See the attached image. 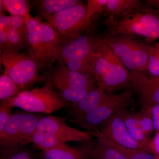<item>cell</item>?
<instances>
[{"mask_svg": "<svg viewBox=\"0 0 159 159\" xmlns=\"http://www.w3.org/2000/svg\"><path fill=\"white\" fill-rule=\"evenodd\" d=\"M25 91L7 74L3 73L0 76V100L1 102L12 99Z\"/></svg>", "mask_w": 159, "mask_h": 159, "instance_id": "20", "label": "cell"}, {"mask_svg": "<svg viewBox=\"0 0 159 159\" xmlns=\"http://www.w3.org/2000/svg\"><path fill=\"white\" fill-rule=\"evenodd\" d=\"M10 16L11 19V28L18 31L20 34L24 38L27 43L28 36L27 23L29 18L11 15H10Z\"/></svg>", "mask_w": 159, "mask_h": 159, "instance_id": "26", "label": "cell"}, {"mask_svg": "<svg viewBox=\"0 0 159 159\" xmlns=\"http://www.w3.org/2000/svg\"><path fill=\"white\" fill-rule=\"evenodd\" d=\"M0 48H0L1 52L10 49L7 33L2 29H0Z\"/></svg>", "mask_w": 159, "mask_h": 159, "instance_id": "33", "label": "cell"}, {"mask_svg": "<svg viewBox=\"0 0 159 159\" xmlns=\"http://www.w3.org/2000/svg\"><path fill=\"white\" fill-rule=\"evenodd\" d=\"M50 69L44 75L47 84L57 89L66 102L77 103L97 87L93 76L72 70L61 61H58L56 65Z\"/></svg>", "mask_w": 159, "mask_h": 159, "instance_id": "4", "label": "cell"}, {"mask_svg": "<svg viewBox=\"0 0 159 159\" xmlns=\"http://www.w3.org/2000/svg\"><path fill=\"white\" fill-rule=\"evenodd\" d=\"M146 73L152 77H159V40L149 44L148 62Z\"/></svg>", "mask_w": 159, "mask_h": 159, "instance_id": "24", "label": "cell"}, {"mask_svg": "<svg viewBox=\"0 0 159 159\" xmlns=\"http://www.w3.org/2000/svg\"><path fill=\"white\" fill-rule=\"evenodd\" d=\"M13 107L7 101L1 102L0 105V133L2 131L7 122L13 114L11 110Z\"/></svg>", "mask_w": 159, "mask_h": 159, "instance_id": "28", "label": "cell"}, {"mask_svg": "<svg viewBox=\"0 0 159 159\" xmlns=\"http://www.w3.org/2000/svg\"><path fill=\"white\" fill-rule=\"evenodd\" d=\"M144 3L140 0H107L104 13L107 17L118 18L139 9Z\"/></svg>", "mask_w": 159, "mask_h": 159, "instance_id": "17", "label": "cell"}, {"mask_svg": "<svg viewBox=\"0 0 159 159\" xmlns=\"http://www.w3.org/2000/svg\"><path fill=\"white\" fill-rule=\"evenodd\" d=\"M96 140L91 139L78 146L66 143L41 154V159H93L92 154Z\"/></svg>", "mask_w": 159, "mask_h": 159, "instance_id": "15", "label": "cell"}, {"mask_svg": "<svg viewBox=\"0 0 159 159\" xmlns=\"http://www.w3.org/2000/svg\"><path fill=\"white\" fill-rule=\"evenodd\" d=\"M107 0H89L86 5L87 20L90 22L93 16L105 12Z\"/></svg>", "mask_w": 159, "mask_h": 159, "instance_id": "25", "label": "cell"}, {"mask_svg": "<svg viewBox=\"0 0 159 159\" xmlns=\"http://www.w3.org/2000/svg\"><path fill=\"white\" fill-rule=\"evenodd\" d=\"M96 43L92 72L97 87L110 94L128 88L129 71L102 38L96 37Z\"/></svg>", "mask_w": 159, "mask_h": 159, "instance_id": "1", "label": "cell"}, {"mask_svg": "<svg viewBox=\"0 0 159 159\" xmlns=\"http://www.w3.org/2000/svg\"><path fill=\"white\" fill-rule=\"evenodd\" d=\"M147 108L152 119L154 129L159 131V105H154Z\"/></svg>", "mask_w": 159, "mask_h": 159, "instance_id": "32", "label": "cell"}, {"mask_svg": "<svg viewBox=\"0 0 159 159\" xmlns=\"http://www.w3.org/2000/svg\"><path fill=\"white\" fill-rule=\"evenodd\" d=\"M42 117L30 113L13 114L0 133L1 155L31 143L38 122Z\"/></svg>", "mask_w": 159, "mask_h": 159, "instance_id": "7", "label": "cell"}, {"mask_svg": "<svg viewBox=\"0 0 159 159\" xmlns=\"http://www.w3.org/2000/svg\"><path fill=\"white\" fill-rule=\"evenodd\" d=\"M105 34L141 37L151 43L159 40V10L146 3L122 17H107Z\"/></svg>", "mask_w": 159, "mask_h": 159, "instance_id": "2", "label": "cell"}, {"mask_svg": "<svg viewBox=\"0 0 159 159\" xmlns=\"http://www.w3.org/2000/svg\"><path fill=\"white\" fill-rule=\"evenodd\" d=\"M11 28L10 16L5 15H0V29H2L7 33Z\"/></svg>", "mask_w": 159, "mask_h": 159, "instance_id": "34", "label": "cell"}, {"mask_svg": "<svg viewBox=\"0 0 159 159\" xmlns=\"http://www.w3.org/2000/svg\"><path fill=\"white\" fill-rule=\"evenodd\" d=\"M1 159H35L27 149L19 148L1 155Z\"/></svg>", "mask_w": 159, "mask_h": 159, "instance_id": "29", "label": "cell"}, {"mask_svg": "<svg viewBox=\"0 0 159 159\" xmlns=\"http://www.w3.org/2000/svg\"><path fill=\"white\" fill-rule=\"evenodd\" d=\"M128 89L135 94L142 108L159 105V86L146 72L129 71Z\"/></svg>", "mask_w": 159, "mask_h": 159, "instance_id": "14", "label": "cell"}, {"mask_svg": "<svg viewBox=\"0 0 159 159\" xmlns=\"http://www.w3.org/2000/svg\"><path fill=\"white\" fill-rule=\"evenodd\" d=\"M7 34L10 45V50L18 51L25 44H26L24 38L15 29L11 28L7 32Z\"/></svg>", "mask_w": 159, "mask_h": 159, "instance_id": "27", "label": "cell"}, {"mask_svg": "<svg viewBox=\"0 0 159 159\" xmlns=\"http://www.w3.org/2000/svg\"><path fill=\"white\" fill-rule=\"evenodd\" d=\"M6 11L11 15L18 16L30 18V6L28 1L25 0H2Z\"/></svg>", "mask_w": 159, "mask_h": 159, "instance_id": "23", "label": "cell"}, {"mask_svg": "<svg viewBox=\"0 0 159 159\" xmlns=\"http://www.w3.org/2000/svg\"><path fill=\"white\" fill-rule=\"evenodd\" d=\"M145 3L159 10V0H146Z\"/></svg>", "mask_w": 159, "mask_h": 159, "instance_id": "36", "label": "cell"}, {"mask_svg": "<svg viewBox=\"0 0 159 159\" xmlns=\"http://www.w3.org/2000/svg\"><path fill=\"white\" fill-rule=\"evenodd\" d=\"M77 0H39L36 2L39 17L48 20L53 15L80 2Z\"/></svg>", "mask_w": 159, "mask_h": 159, "instance_id": "18", "label": "cell"}, {"mask_svg": "<svg viewBox=\"0 0 159 159\" xmlns=\"http://www.w3.org/2000/svg\"><path fill=\"white\" fill-rule=\"evenodd\" d=\"M96 50L95 36L80 34L62 39L57 61H61L72 70L93 76L92 63Z\"/></svg>", "mask_w": 159, "mask_h": 159, "instance_id": "5", "label": "cell"}, {"mask_svg": "<svg viewBox=\"0 0 159 159\" xmlns=\"http://www.w3.org/2000/svg\"><path fill=\"white\" fill-rule=\"evenodd\" d=\"M31 142L43 152L51 150L65 143L49 133L38 130L33 134Z\"/></svg>", "mask_w": 159, "mask_h": 159, "instance_id": "21", "label": "cell"}, {"mask_svg": "<svg viewBox=\"0 0 159 159\" xmlns=\"http://www.w3.org/2000/svg\"><path fill=\"white\" fill-rule=\"evenodd\" d=\"M133 102V93L130 89L119 94H111L97 108L77 117L72 122L90 131L99 128L100 124L118 112L126 110Z\"/></svg>", "mask_w": 159, "mask_h": 159, "instance_id": "10", "label": "cell"}, {"mask_svg": "<svg viewBox=\"0 0 159 159\" xmlns=\"http://www.w3.org/2000/svg\"><path fill=\"white\" fill-rule=\"evenodd\" d=\"M93 159H128L124 155L99 139H97L94 145Z\"/></svg>", "mask_w": 159, "mask_h": 159, "instance_id": "22", "label": "cell"}, {"mask_svg": "<svg viewBox=\"0 0 159 159\" xmlns=\"http://www.w3.org/2000/svg\"><path fill=\"white\" fill-rule=\"evenodd\" d=\"M89 133L92 135V137H95L97 139H99L104 142L107 145L119 151L128 159H157L153 156L148 153L147 152L125 148L115 142L110 141L102 135L99 130V128L94 129L93 130L89 131Z\"/></svg>", "mask_w": 159, "mask_h": 159, "instance_id": "19", "label": "cell"}, {"mask_svg": "<svg viewBox=\"0 0 159 159\" xmlns=\"http://www.w3.org/2000/svg\"><path fill=\"white\" fill-rule=\"evenodd\" d=\"M36 130L49 133L65 143H82L91 140L93 137L89 132L69 126L64 118L52 116L42 117L38 122Z\"/></svg>", "mask_w": 159, "mask_h": 159, "instance_id": "12", "label": "cell"}, {"mask_svg": "<svg viewBox=\"0 0 159 159\" xmlns=\"http://www.w3.org/2000/svg\"><path fill=\"white\" fill-rule=\"evenodd\" d=\"M123 119L127 129L139 127V121L137 116H132L126 110L123 112Z\"/></svg>", "mask_w": 159, "mask_h": 159, "instance_id": "31", "label": "cell"}, {"mask_svg": "<svg viewBox=\"0 0 159 159\" xmlns=\"http://www.w3.org/2000/svg\"><path fill=\"white\" fill-rule=\"evenodd\" d=\"M110 95L97 87L79 102L72 104L70 108V113L73 119L85 115L101 105Z\"/></svg>", "mask_w": 159, "mask_h": 159, "instance_id": "16", "label": "cell"}, {"mask_svg": "<svg viewBox=\"0 0 159 159\" xmlns=\"http://www.w3.org/2000/svg\"><path fill=\"white\" fill-rule=\"evenodd\" d=\"M129 71L146 72L149 45L138 38L124 34H104L101 37Z\"/></svg>", "mask_w": 159, "mask_h": 159, "instance_id": "6", "label": "cell"}, {"mask_svg": "<svg viewBox=\"0 0 159 159\" xmlns=\"http://www.w3.org/2000/svg\"><path fill=\"white\" fill-rule=\"evenodd\" d=\"M125 110L114 114L100 124V133L106 139L125 148L148 152V148L134 140L129 134L123 119Z\"/></svg>", "mask_w": 159, "mask_h": 159, "instance_id": "13", "label": "cell"}, {"mask_svg": "<svg viewBox=\"0 0 159 159\" xmlns=\"http://www.w3.org/2000/svg\"><path fill=\"white\" fill-rule=\"evenodd\" d=\"M127 130L130 136L135 141L148 148V146L149 142L147 139V135L144 131L140 127L130 129Z\"/></svg>", "mask_w": 159, "mask_h": 159, "instance_id": "30", "label": "cell"}, {"mask_svg": "<svg viewBox=\"0 0 159 159\" xmlns=\"http://www.w3.org/2000/svg\"><path fill=\"white\" fill-rule=\"evenodd\" d=\"M0 63L4 66V73L24 91L35 83L45 81V76L39 75L40 69L36 61L31 56L18 51L8 50L1 52Z\"/></svg>", "mask_w": 159, "mask_h": 159, "instance_id": "9", "label": "cell"}, {"mask_svg": "<svg viewBox=\"0 0 159 159\" xmlns=\"http://www.w3.org/2000/svg\"><path fill=\"white\" fill-rule=\"evenodd\" d=\"M27 29L26 44L30 56L37 62L40 70L57 61L61 38L54 28L37 16L29 18Z\"/></svg>", "mask_w": 159, "mask_h": 159, "instance_id": "3", "label": "cell"}, {"mask_svg": "<svg viewBox=\"0 0 159 159\" xmlns=\"http://www.w3.org/2000/svg\"><path fill=\"white\" fill-rule=\"evenodd\" d=\"M86 6L82 2L59 11L48 23L58 32L61 39L80 34L91 22L87 20Z\"/></svg>", "mask_w": 159, "mask_h": 159, "instance_id": "11", "label": "cell"}, {"mask_svg": "<svg viewBox=\"0 0 159 159\" xmlns=\"http://www.w3.org/2000/svg\"><path fill=\"white\" fill-rule=\"evenodd\" d=\"M14 107L31 113L51 114L70 106L51 85L23 91L16 97L6 100Z\"/></svg>", "mask_w": 159, "mask_h": 159, "instance_id": "8", "label": "cell"}, {"mask_svg": "<svg viewBox=\"0 0 159 159\" xmlns=\"http://www.w3.org/2000/svg\"><path fill=\"white\" fill-rule=\"evenodd\" d=\"M148 152H153L159 155V131L149 142L148 146Z\"/></svg>", "mask_w": 159, "mask_h": 159, "instance_id": "35", "label": "cell"}]
</instances>
